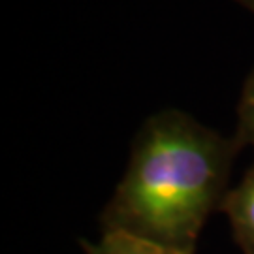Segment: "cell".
<instances>
[{"mask_svg":"<svg viewBox=\"0 0 254 254\" xmlns=\"http://www.w3.org/2000/svg\"><path fill=\"white\" fill-rule=\"evenodd\" d=\"M239 143L179 109L154 113L132 143L127 172L102 215L121 232L194 254L209 215L222 207Z\"/></svg>","mask_w":254,"mask_h":254,"instance_id":"cell-1","label":"cell"},{"mask_svg":"<svg viewBox=\"0 0 254 254\" xmlns=\"http://www.w3.org/2000/svg\"><path fill=\"white\" fill-rule=\"evenodd\" d=\"M222 211L230 218L237 245L245 254H254V164L234 190H228Z\"/></svg>","mask_w":254,"mask_h":254,"instance_id":"cell-2","label":"cell"},{"mask_svg":"<svg viewBox=\"0 0 254 254\" xmlns=\"http://www.w3.org/2000/svg\"><path fill=\"white\" fill-rule=\"evenodd\" d=\"M87 254H189L127 236L121 232H102L96 243H85Z\"/></svg>","mask_w":254,"mask_h":254,"instance_id":"cell-3","label":"cell"},{"mask_svg":"<svg viewBox=\"0 0 254 254\" xmlns=\"http://www.w3.org/2000/svg\"><path fill=\"white\" fill-rule=\"evenodd\" d=\"M237 143L254 149V68L243 85V92L237 106Z\"/></svg>","mask_w":254,"mask_h":254,"instance_id":"cell-4","label":"cell"},{"mask_svg":"<svg viewBox=\"0 0 254 254\" xmlns=\"http://www.w3.org/2000/svg\"><path fill=\"white\" fill-rule=\"evenodd\" d=\"M237 4H241L243 8H247L249 11H253L254 13V0H236Z\"/></svg>","mask_w":254,"mask_h":254,"instance_id":"cell-5","label":"cell"}]
</instances>
